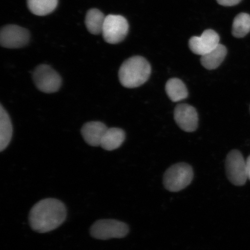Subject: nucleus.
<instances>
[{"label": "nucleus", "mask_w": 250, "mask_h": 250, "mask_svg": "<svg viewBox=\"0 0 250 250\" xmlns=\"http://www.w3.org/2000/svg\"><path fill=\"white\" fill-rule=\"evenodd\" d=\"M67 217V209L58 199L47 198L37 203L31 208L29 215V224L39 233L51 232L60 227Z\"/></svg>", "instance_id": "obj_1"}, {"label": "nucleus", "mask_w": 250, "mask_h": 250, "mask_svg": "<svg viewBox=\"0 0 250 250\" xmlns=\"http://www.w3.org/2000/svg\"><path fill=\"white\" fill-rule=\"evenodd\" d=\"M151 73L148 62L142 56H136L125 61L119 70L121 85L127 88H135L146 83Z\"/></svg>", "instance_id": "obj_2"}, {"label": "nucleus", "mask_w": 250, "mask_h": 250, "mask_svg": "<svg viewBox=\"0 0 250 250\" xmlns=\"http://www.w3.org/2000/svg\"><path fill=\"white\" fill-rule=\"evenodd\" d=\"M193 178V171L190 165L185 163L175 164L165 172L164 186L170 192H179L188 186Z\"/></svg>", "instance_id": "obj_3"}, {"label": "nucleus", "mask_w": 250, "mask_h": 250, "mask_svg": "<svg viewBox=\"0 0 250 250\" xmlns=\"http://www.w3.org/2000/svg\"><path fill=\"white\" fill-rule=\"evenodd\" d=\"M129 232V228L126 224L112 219L97 221L90 229V235L93 238L103 240L123 238Z\"/></svg>", "instance_id": "obj_4"}, {"label": "nucleus", "mask_w": 250, "mask_h": 250, "mask_svg": "<svg viewBox=\"0 0 250 250\" xmlns=\"http://www.w3.org/2000/svg\"><path fill=\"white\" fill-rule=\"evenodd\" d=\"M35 85L41 92L46 93L57 92L62 86L60 75L49 65L41 64L33 72Z\"/></svg>", "instance_id": "obj_5"}, {"label": "nucleus", "mask_w": 250, "mask_h": 250, "mask_svg": "<svg viewBox=\"0 0 250 250\" xmlns=\"http://www.w3.org/2000/svg\"><path fill=\"white\" fill-rule=\"evenodd\" d=\"M129 27L127 21L123 16L107 15L103 27V38L107 43L117 44L126 37Z\"/></svg>", "instance_id": "obj_6"}, {"label": "nucleus", "mask_w": 250, "mask_h": 250, "mask_svg": "<svg viewBox=\"0 0 250 250\" xmlns=\"http://www.w3.org/2000/svg\"><path fill=\"white\" fill-rule=\"evenodd\" d=\"M226 169L228 179L233 185H245L248 179L246 161L242 153L237 150L231 151L227 156Z\"/></svg>", "instance_id": "obj_7"}, {"label": "nucleus", "mask_w": 250, "mask_h": 250, "mask_svg": "<svg viewBox=\"0 0 250 250\" xmlns=\"http://www.w3.org/2000/svg\"><path fill=\"white\" fill-rule=\"evenodd\" d=\"M29 31L17 25L3 27L0 33V43L6 48L16 49L26 46L30 40Z\"/></svg>", "instance_id": "obj_8"}, {"label": "nucleus", "mask_w": 250, "mask_h": 250, "mask_svg": "<svg viewBox=\"0 0 250 250\" xmlns=\"http://www.w3.org/2000/svg\"><path fill=\"white\" fill-rule=\"evenodd\" d=\"M220 36L213 30H206L201 36L192 37L189 41V47L196 55L207 54L220 44Z\"/></svg>", "instance_id": "obj_9"}, {"label": "nucleus", "mask_w": 250, "mask_h": 250, "mask_svg": "<svg viewBox=\"0 0 250 250\" xmlns=\"http://www.w3.org/2000/svg\"><path fill=\"white\" fill-rule=\"evenodd\" d=\"M174 117L178 126L185 132H193L198 128V112L191 105L178 104L174 109Z\"/></svg>", "instance_id": "obj_10"}, {"label": "nucleus", "mask_w": 250, "mask_h": 250, "mask_svg": "<svg viewBox=\"0 0 250 250\" xmlns=\"http://www.w3.org/2000/svg\"><path fill=\"white\" fill-rule=\"evenodd\" d=\"M108 127L101 122H89L81 129V134L85 142L90 146H101L102 140Z\"/></svg>", "instance_id": "obj_11"}, {"label": "nucleus", "mask_w": 250, "mask_h": 250, "mask_svg": "<svg viewBox=\"0 0 250 250\" xmlns=\"http://www.w3.org/2000/svg\"><path fill=\"white\" fill-rule=\"evenodd\" d=\"M125 140V133L120 128H108L102 140L101 146L107 151L120 147Z\"/></svg>", "instance_id": "obj_12"}, {"label": "nucleus", "mask_w": 250, "mask_h": 250, "mask_svg": "<svg viewBox=\"0 0 250 250\" xmlns=\"http://www.w3.org/2000/svg\"><path fill=\"white\" fill-rule=\"evenodd\" d=\"M227 54L226 47L220 43L211 51L201 56V64L206 69L214 70L220 66L226 58Z\"/></svg>", "instance_id": "obj_13"}, {"label": "nucleus", "mask_w": 250, "mask_h": 250, "mask_svg": "<svg viewBox=\"0 0 250 250\" xmlns=\"http://www.w3.org/2000/svg\"><path fill=\"white\" fill-rule=\"evenodd\" d=\"M13 127L7 112L1 105L0 107V151H4L10 143Z\"/></svg>", "instance_id": "obj_14"}, {"label": "nucleus", "mask_w": 250, "mask_h": 250, "mask_svg": "<svg viewBox=\"0 0 250 250\" xmlns=\"http://www.w3.org/2000/svg\"><path fill=\"white\" fill-rule=\"evenodd\" d=\"M165 89L168 98L173 102L183 101L188 96L185 84L179 78H171L168 80Z\"/></svg>", "instance_id": "obj_15"}, {"label": "nucleus", "mask_w": 250, "mask_h": 250, "mask_svg": "<svg viewBox=\"0 0 250 250\" xmlns=\"http://www.w3.org/2000/svg\"><path fill=\"white\" fill-rule=\"evenodd\" d=\"M105 17L99 9H90L87 11L85 17V24L87 30L94 35L102 33Z\"/></svg>", "instance_id": "obj_16"}, {"label": "nucleus", "mask_w": 250, "mask_h": 250, "mask_svg": "<svg viewBox=\"0 0 250 250\" xmlns=\"http://www.w3.org/2000/svg\"><path fill=\"white\" fill-rule=\"evenodd\" d=\"M58 0H27V7L34 15L45 16L54 11Z\"/></svg>", "instance_id": "obj_17"}, {"label": "nucleus", "mask_w": 250, "mask_h": 250, "mask_svg": "<svg viewBox=\"0 0 250 250\" xmlns=\"http://www.w3.org/2000/svg\"><path fill=\"white\" fill-rule=\"evenodd\" d=\"M250 31V15L246 13H240L234 19L232 33L236 38H243Z\"/></svg>", "instance_id": "obj_18"}, {"label": "nucleus", "mask_w": 250, "mask_h": 250, "mask_svg": "<svg viewBox=\"0 0 250 250\" xmlns=\"http://www.w3.org/2000/svg\"><path fill=\"white\" fill-rule=\"evenodd\" d=\"M219 4L224 7H232L239 4L242 0H216Z\"/></svg>", "instance_id": "obj_19"}, {"label": "nucleus", "mask_w": 250, "mask_h": 250, "mask_svg": "<svg viewBox=\"0 0 250 250\" xmlns=\"http://www.w3.org/2000/svg\"><path fill=\"white\" fill-rule=\"evenodd\" d=\"M247 173H248V179L250 180V156L246 161Z\"/></svg>", "instance_id": "obj_20"}]
</instances>
